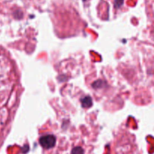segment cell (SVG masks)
<instances>
[{"label": "cell", "mask_w": 154, "mask_h": 154, "mask_svg": "<svg viewBox=\"0 0 154 154\" xmlns=\"http://www.w3.org/2000/svg\"><path fill=\"white\" fill-rule=\"evenodd\" d=\"M39 142L45 149H51L55 145L56 138L53 135H46V136L42 137L39 140Z\"/></svg>", "instance_id": "cell-1"}, {"label": "cell", "mask_w": 154, "mask_h": 154, "mask_svg": "<svg viewBox=\"0 0 154 154\" xmlns=\"http://www.w3.org/2000/svg\"><path fill=\"white\" fill-rule=\"evenodd\" d=\"M72 154H84V150L81 147H75L72 150Z\"/></svg>", "instance_id": "cell-2"}, {"label": "cell", "mask_w": 154, "mask_h": 154, "mask_svg": "<svg viewBox=\"0 0 154 154\" xmlns=\"http://www.w3.org/2000/svg\"><path fill=\"white\" fill-rule=\"evenodd\" d=\"M123 0H116L115 1V6H120L123 4Z\"/></svg>", "instance_id": "cell-3"}, {"label": "cell", "mask_w": 154, "mask_h": 154, "mask_svg": "<svg viewBox=\"0 0 154 154\" xmlns=\"http://www.w3.org/2000/svg\"><path fill=\"white\" fill-rule=\"evenodd\" d=\"M84 1H85V0H84Z\"/></svg>", "instance_id": "cell-4"}]
</instances>
